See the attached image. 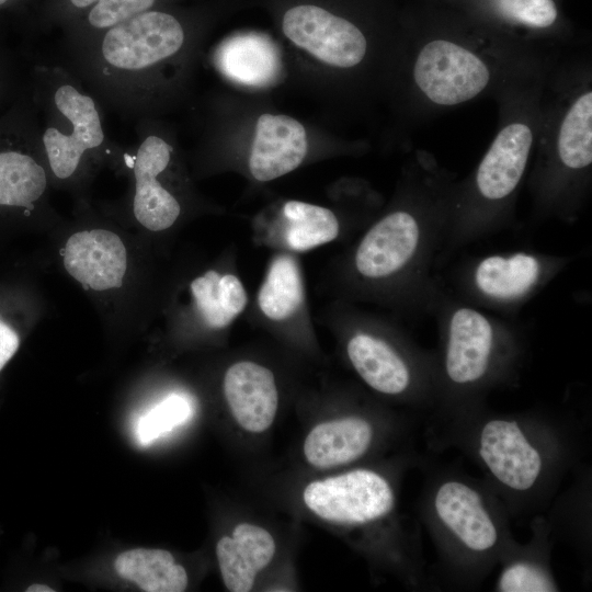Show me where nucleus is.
Here are the masks:
<instances>
[{
	"label": "nucleus",
	"mask_w": 592,
	"mask_h": 592,
	"mask_svg": "<svg viewBox=\"0 0 592 592\" xmlns=\"http://www.w3.org/2000/svg\"><path fill=\"white\" fill-rule=\"evenodd\" d=\"M194 39L174 14L150 9L61 47L64 64L104 107L132 119L155 117L183 88Z\"/></svg>",
	"instance_id": "f257e3e1"
},
{
	"label": "nucleus",
	"mask_w": 592,
	"mask_h": 592,
	"mask_svg": "<svg viewBox=\"0 0 592 592\" xmlns=\"http://www.w3.org/2000/svg\"><path fill=\"white\" fill-rule=\"evenodd\" d=\"M454 185L447 173L419 160L405 201L366 231L353 255L358 277L395 283L419 314L430 312L443 288L433 272L447 234Z\"/></svg>",
	"instance_id": "f03ea898"
},
{
	"label": "nucleus",
	"mask_w": 592,
	"mask_h": 592,
	"mask_svg": "<svg viewBox=\"0 0 592 592\" xmlns=\"http://www.w3.org/2000/svg\"><path fill=\"white\" fill-rule=\"evenodd\" d=\"M534 93L521 95L474 172L455 183L440 262L455 250L508 228L515 198L535 150L539 110Z\"/></svg>",
	"instance_id": "7ed1b4c3"
},
{
	"label": "nucleus",
	"mask_w": 592,
	"mask_h": 592,
	"mask_svg": "<svg viewBox=\"0 0 592 592\" xmlns=\"http://www.w3.org/2000/svg\"><path fill=\"white\" fill-rule=\"evenodd\" d=\"M29 91L38 118L39 147L57 181H72L90 162L117 148L105 133L102 104L60 61L35 64Z\"/></svg>",
	"instance_id": "20e7f679"
},
{
	"label": "nucleus",
	"mask_w": 592,
	"mask_h": 592,
	"mask_svg": "<svg viewBox=\"0 0 592 592\" xmlns=\"http://www.w3.org/2000/svg\"><path fill=\"white\" fill-rule=\"evenodd\" d=\"M540 134L530 177L536 218L577 219L587 198L592 168V91L567 95Z\"/></svg>",
	"instance_id": "39448f33"
},
{
	"label": "nucleus",
	"mask_w": 592,
	"mask_h": 592,
	"mask_svg": "<svg viewBox=\"0 0 592 592\" xmlns=\"http://www.w3.org/2000/svg\"><path fill=\"white\" fill-rule=\"evenodd\" d=\"M571 261L569 255L534 250L478 255L455 271L453 294L480 309L515 314Z\"/></svg>",
	"instance_id": "423d86ee"
},
{
	"label": "nucleus",
	"mask_w": 592,
	"mask_h": 592,
	"mask_svg": "<svg viewBox=\"0 0 592 592\" xmlns=\"http://www.w3.org/2000/svg\"><path fill=\"white\" fill-rule=\"evenodd\" d=\"M443 338V368L455 386H474L487 378L496 355L514 342L508 320L473 306L443 286L430 310Z\"/></svg>",
	"instance_id": "0eeeda50"
},
{
	"label": "nucleus",
	"mask_w": 592,
	"mask_h": 592,
	"mask_svg": "<svg viewBox=\"0 0 592 592\" xmlns=\"http://www.w3.org/2000/svg\"><path fill=\"white\" fill-rule=\"evenodd\" d=\"M496 75L489 57L463 39L433 36L419 47L412 82L419 98L434 107H453L487 91Z\"/></svg>",
	"instance_id": "6e6552de"
},
{
	"label": "nucleus",
	"mask_w": 592,
	"mask_h": 592,
	"mask_svg": "<svg viewBox=\"0 0 592 592\" xmlns=\"http://www.w3.org/2000/svg\"><path fill=\"white\" fill-rule=\"evenodd\" d=\"M137 145L133 156L124 159L133 170V214L151 231L171 227L181 214L177 196L162 183L161 177L174 158L170 133L155 117L136 124Z\"/></svg>",
	"instance_id": "1a4fd4ad"
},
{
	"label": "nucleus",
	"mask_w": 592,
	"mask_h": 592,
	"mask_svg": "<svg viewBox=\"0 0 592 592\" xmlns=\"http://www.w3.org/2000/svg\"><path fill=\"white\" fill-rule=\"evenodd\" d=\"M303 499L316 515L339 524H364L378 520L395 504L388 481L368 469L311 481L304 489Z\"/></svg>",
	"instance_id": "9d476101"
},
{
	"label": "nucleus",
	"mask_w": 592,
	"mask_h": 592,
	"mask_svg": "<svg viewBox=\"0 0 592 592\" xmlns=\"http://www.w3.org/2000/svg\"><path fill=\"white\" fill-rule=\"evenodd\" d=\"M282 32L295 46L334 68L357 67L368 53V41L361 27L316 4L287 9Z\"/></svg>",
	"instance_id": "9b49d317"
},
{
	"label": "nucleus",
	"mask_w": 592,
	"mask_h": 592,
	"mask_svg": "<svg viewBox=\"0 0 592 592\" xmlns=\"http://www.w3.org/2000/svg\"><path fill=\"white\" fill-rule=\"evenodd\" d=\"M64 265L81 284L94 291H106L122 285L127 252L121 238L110 230H82L67 240Z\"/></svg>",
	"instance_id": "f8f14e48"
},
{
	"label": "nucleus",
	"mask_w": 592,
	"mask_h": 592,
	"mask_svg": "<svg viewBox=\"0 0 592 592\" xmlns=\"http://www.w3.org/2000/svg\"><path fill=\"white\" fill-rule=\"evenodd\" d=\"M479 454L491 474L514 490L530 489L542 469L538 451L515 421L486 423L480 434Z\"/></svg>",
	"instance_id": "ddd939ff"
},
{
	"label": "nucleus",
	"mask_w": 592,
	"mask_h": 592,
	"mask_svg": "<svg viewBox=\"0 0 592 592\" xmlns=\"http://www.w3.org/2000/svg\"><path fill=\"white\" fill-rule=\"evenodd\" d=\"M307 133L296 118L285 114L259 116L249 156V170L261 182L295 170L307 153Z\"/></svg>",
	"instance_id": "4468645a"
},
{
	"label": "nucleus",
	"mask_w": 592,
	"mask_h": 592,
	"mask_svg": "<svg viewBox=\"0 0 592 592\" xmlns=\"http://www.w3.org/2000/svg\"><path fill=\"white\" fill-rule=\"evenodd\" d=\"M224 394L232 417L246 431L261 433L273 423L278 395L269 368L250 361L235 363L225 374Z\"/></svg>",
	"instance_id": "2eb2a0df"
},
{
	"label": "nucleus",
	"mask_w": 592,
	"mask_h": 592,
	"mask_svg": "<svg viewBox=\"0 0 592 592\" xmlns=\"http://www.w3.org/2000/svg\"><path fill=\"white\" fill-rule=\"evenodd\" d=\"M275 542L263 527L238 524L232 536H223L216 544V556L221 578L231 592H248L255 577L274 557Z\"/></svg>",
	"instance_id": "dca6fc26"
},
{
	"label": "nucleus",
	"mask_w": 592,
	"mask_h": 592,
	"mask_svg": "<svg viewBox=\"0 0 592 592\" xmlns=\"http://www.w3.org/2000/svg\"><path fill=\"white\" fill-rule=\"evenodd\" d=\"M435 511L444 525L469 549L485 551L494 546L497 528L479 493L458 481H447L436 491Z\"/></svg>",
	"instance_id": "f3484780"
},
{
	"label": "nucleus",
	"mask_w": 592,
	"mask_h": 592,
	"mask_svg": "<svg viewBox=\"0 0 592 592\" xmlns=\"http://www.w3.org/2000/svg\"><path fill=\"white\" fill-rule=\"evenodd\" d=\"M349 360L373 389L400 395L412 385V368L406 357L386 339L369 331H356L346 344Z\"/></svg>",
	"instance_id": "a211bd4d"
},
{
	"label": "nucleus",
	"mask_w": 592,
	"mask_h": 592,
	"mask_svg": "<svg viewBox=\"0 0 592 592\" xmlns=\"http://www.w3.org/2000/svg\"><path fill=\"white\" fill-rule=\"evenodd\" d=\"M371 424L358 417H346L317 424L304 442V455L314 467L327 469L351 463L368 449Z\"/></svg>",
	"instance_id": "6ab92c4d"
},
{
	"label": "nucleus",
	"mask_w": 592,
	"mask_h": 592,
	"mask_svg": "<svg viewBox=\"0 0 592 592\" xmlns=\"http://www.w3.org/2000/svg\"><path fill=\"white\" fill-rule=\"evenodd\" d=\"M491 26L517 36H542L558 30L560 11L555 0H458Z\"/></svg>",
	"instance_id": "aec40b11"
},
{
	"label": "nucleus",
	"mask_w": 592,
	"mask_h": 592,
	"mask_svg": "<svg viewBox=\"0 0 592 592\" xmlns=\"http://www.w3.org/2000/svg\"><path fill=\"white\" fill-rule=\"evenodd\" d=\"M219 69L231 80L248 86H264L278 73V57L270 42L241 35L223 44L217 54Z\"/></svg>",
	"instance_id": "412c9836"
},
{
	"label": "nucleus",
	"mask_w": 592,
	"mask_h": 592,
	"mask_svg": "<svg viewBox=\"0 0 592 592\" xmlns=\"http://www.w3.org/2000/svg\"><path fill=\"white\" fill-rule=\"evenodd\" d=\"M115 570L146 592H182L187 587L185 569L164 549L135 548L122 553Z\"/></svg>",
	"instance_id": "4be33fe9"
},
{
	"label": "nucleus",
	"mask_w": 592,
	"mask_h": 592,
	"mask_svg": "<svg viewBox=\"0 0 592 592\" xmlns=\"http://www.w3.org/2000/svg\"><path fill=\"white\" fill-rule=\"evenodd\" d=\"M191 291L205 322L213 328L228 326L247 305L241 281L209 270L191 283Z\"/></svg>",
	"instance_id": "5701e85b"
},
{
	"label": "nucleus",
	"mask_w": 592,
	"mask_h": 592,
	"mask_svg": "<svg viewBox=\"0 0 592 592\" xmlns=\"http://www.w3.org/2000/svg\"><path fill=\"white\" fill-rule=\"evenodd\" d=\"M286 240L296 251H307L334 240L340 232L335 214L323 206L288 201L283 207Z\"/></svg>",
	"instance_id": "b1692460"
},
{
	"label": "nucleus",
	"mask_w": 592,
	"mask_h": 592,
	"mask_svg": "<svg viewBox=\"0 0 592 592\" xmlns=\"http://www.w3.org/2000/svg\"><path fill=\"white\" fill-rule=\"evenodd\" d=\"M303 298V282L296 262L288 255L277 257L258 295L261 311L272 320H284L298 309Z\"/></svg>",
	"instance_id": "393cba45"
},
{
	"label": "nucleus",
	"mask_w": 592,
	"mask_h": 592,
	"mask_svg": "<svg viewBox=\"0 0 592 592\" xmlns=\"http://www.w3.org/2000/svg\"><path fill=\"white\" fill-rule=\"evenodd\" d=\"M75 13L84 19L72 26L66 46L81 43L132 16L153 9L157 0H66Z\"/></svg>",
	"instance_id": "a878e982"
},
{
	"label": "nucleus",
	"mask_w": 592,
	"mask_h": 592,
	"mask_svg": "<svg viewBox=\"0 0 592 592\" xmlns=\"http://www.w3.org/2000/svg\"><path fill=\"white\" fill-rule=\"evenodd\" d=\"M192 403L183 395L172 394L141 415L136 424V439L143 446L149 445L192 417Z\"/></svg>",
	"instance_id": "bb28decb"
},
{
	"label": "nucleus",
	"mask_w": 592,
	"mask_h": 592,
	"mask_svg": "<svg viewBox=\"0 0 592 592\" xmlns=\"http://www.w3.org/2000/svg\"><path fill=\"white\" fill-rule=\"evenodd\" d=\"M499 590L502 592H548L554 584L547 574L528 562H516L509 566L501 574Z\"/></svg>",
	"instance_id": "cd10ccee"
},
{
	"label": "nucleus",
	"mask_w": 592,
	"mask_h": 592,
	"mask_svg": "<svg viewBox=\"0 0 592 592\" xmlns=\"http://www.w3.org/2000/svg\"><path fill=\"white\" fill-rule=\"evenodd\" d=\"M19 345L16 332L0 319V372L15 354Z\"/></svg>",
	"instance_id": "c85d7f7f"
},
{
	"label": "nucleus",
	"mask_w": 592,
	"mask_h": 592,
	"mask_svg": "<svg viewBox=\"0 0 592 592\" xmlns=\"http://www.w3.org/2000/svg\"><path fill=\"white\" fill-rule=\"evenodd\" d=\"M55 590L50 589L45 584H32L26 589V592H53Z\"/></svg>",
	"instance_id": "c756f323"
},
{
	"label": "nucleus",
	"mask_w": 592,
	"mask_h": 592,
	"mask_svg": "<svg viewBox=\"0 0 592 592\" xmlns=\"http://www.w3.org/2000/svg\"><path fill=\"white\" fill-rule=\"evenodd\" d=\"M10 0H0V5H3L5 4L7 2H9Z\"/></svg>",
	"instance_id": "7c9ffc66"
}]
</instances>
